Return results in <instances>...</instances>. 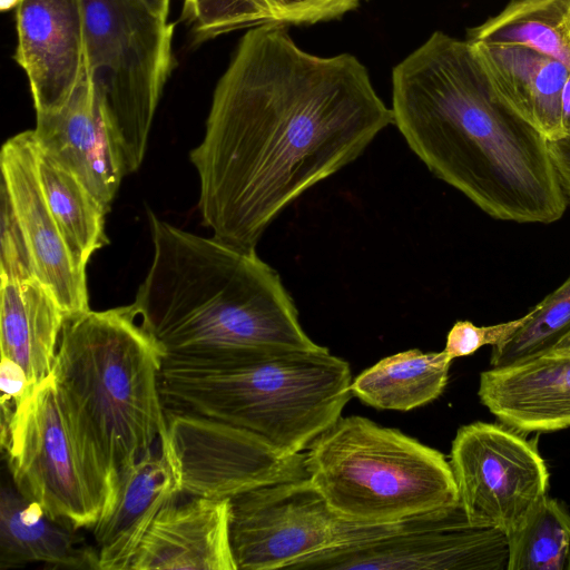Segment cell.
Returning <instances> with one entry per match:
<instances>
[{"mask_svg":"<svg viewBox=\"0 0 570 570\" xmlns=\"http://www.w3.org/2000/svg\"><path fill=\"white\" fill-rule=\"evenodd\" d=\"M393 124L353 55L302 50L285 24L250 28L219 78L190 151L214 237L255 249L269 224Z\"/></svg>","mask_w":570,"mask_h":570,"instance_id":"1","label":"cell"},{"mask_svg":"<svg viewBox=\"0 0 570 570\" xmlns=\"http://www.w3.org/2000/svg\"><path fill=\"white\" fill-rule=\"evenodd\" d=\"M391 110L428 169L492 218L563 216L567 196L546 137L498 96L466 40L435 31L399 62Z\"/></svg>","mask_w":570,"mask_h":570,"instance_id":"2","label":"cell"},{"mask_svg":"<svg viewBox=\"0 0 570 570\" xmlns=\"http://www.w3.org/2000/svg\"><path fill=\"white\" fill-rule=\"evenodd\" d=\"M154 259L131 304L164 363L196 365L272 348L318 351L278 273L215 237L148 212Z\"/></svg>","mask_w":570,"mask_h":570,"instance_id":"3","label":"cell"},{"mask_svg":"<svg viewBox=\"0 0 570 570\" xmlns=\"http://www.w3.org/2000/svg\"><path fill=\"white\" fill-rule=\"evenodd\" d=\"M346 361L318 351L262 350L225 361L164 363L165 406L247 430L278 453H304L334 424L351 392Z\"/></svg>","mask_w":570,"mask_h":570,"instance_id":"4","label":"cell"},{"mask_svg":"<svg viewBox=\"0 0 570 570\" xmlns=\"http://www.w3.org/2000/svg\"><path fill=\"white\" fill-rule=\"evenodd\" d=\"M136 318L131 305L67 318L52 371L117 488L167 429L164 354Z\"/></svg>","mask_w":570,"mask_h":570,"instance_id":"5","label":"cell"},{"mask_svg":"<svg viewBox=\"0 0 570 570\" xmlns=\"http://www.w3.org/2000/svg\"><path fill=\"white\" fill-rule=\"evenodd\" d=\"M304 454L308 480L351 521L394 523L459 503L441 452L363 416H341Z\"/></svg>","mask_w":570,"mask_h":570,"instance_id":"6","label":"cell"},{"mask_svg":"<svg viewBox=\"0 0 570 570\" xmlns=\"http://www.w3.org/2000/svg\"><path fill=\"white\" fill-rule=\"evenodd\" d=\"M1 445L14 487L55 520L94 529L110 510L116 482L53 372L1 411Z\"/></svg>","mask_w":570,"mask_h":570,"instance_id":"7","label":"cell"},{"mask_svg":"<svg viewBox=\"0 0 570 570\" xmlns=\"http://www.w3.org/2000/svg\"><path fill=\"white\" fill-rule=\"evenodd\" d=\"M80 4L86 65L130 174L141 165L173 69L174 26L145 0H80Z\"/></svg>","mask_w":570,"mask_h":570,"instance_id":"8","label":"cell"},{"mask_svg":"<svg viewBox=\"0 0 570 570\" xmlns=\"http://www.w3.org/2000/svg\"><path fill=\"white\" fill-rule=\"evenodd\" d=\"M397 523L368 524L341 517L308 478L264 484L229 499L237 570L291 569L318 553L381 538Z\"/></svg>","mask_w":570,"mask_h":570,"instance_id":"9","label":"cell"},{"mask_svg":"<svg viewBox=\"0 0 570 570\" xmlns=\"http://www.w3.org/2000/svg\"><path fill=\"white\" fill-rule=\"evenodd\" d=\"M166 416L159 445L180 495L223 500L307 478L304 453L285 456L256 434L203 415L167 410Z\"/></svg>","mask_w":570,"mask_h":570,"instance_id":"10","label":"cell"},{"mask_svg":"<svg viewBox=\"0 0 570 570\" xmlns=\"http://www.w3.org/2000/svg\"><path fill=\"white\" fill-rule=\"evenodd\" d=\"M508 557L507 534L471 521L459 502L413 515L389 534L318 553L292 569L503 570Z\"/></svg>","mask_w":570,"mask_h":570,"instance_id":"11","label":"cell"},{"mask_svg":"<svg viewBox=\"0 0 570 570\" xmlns=\"http://www.w3.org/2000/svg\"><path fill=\"white\" fill-rule=\"evenodd\" d=\"M504 424L461 426L450 464L468 518L510 535L547 494L549 472L534 441Z\"/></svg>","mask_w":570,"mask_h":570,"instance_id":"12","label":"cell"},{"mask_svg":"<svg viewBox=\"0 0 570 570\" xmlns=\"http://www.w3.org/2000/svg\"><path fill=\"white\" fill-rule=\"evenodd\" d=\"M14 60L24 71L36 115L60 110L86 62L80 0H20Z\"/></svg>","mask_w":570,"mask_h":570,"instance_id":"13","label":"cell"},{"mask_svg":"<svg viewBox=\"0 0 570 570\" xmlns=\"http://www.w3.org/2000/svg\"><path fill=\"white\" fill-rule=\"evenodd\" d=\"M36 119L39 149L76 176L108 213L127 171L86 62L68 102L56 112L36 115Z\"/></svg>","mask_w":570,"mask_h":570,"instance_id":"14","label":"cell"},{"mask_svg":"<svg viewBox=\"0 0 570 570\" xmlns=\"http://www.w3.org/2000/svg\"><path fill=\"white\" fill-rule=\"evenodd\" d=\"M33 130L9 138L1 149V180L7 185L27 235L38 279L67 315L89 311L86 269L80 268L48 208L38 178Z\"/></svg>","mask_w":570,"mask_h":570,"instance_id":"15","label":"cell"},{"mask_svg":"<svg viewBox=\"0 0 570 570\" xmlns=\"http://www.w3.org/2000/svg\"><path fill=\"white\" fill-rule=\"evenodd\" d=\"M178 498L157 514L129 570H237L229 499Z\"/></svg>","mask_w":570,"mask_h":570,"instance_id":"16","label":"cell"},{"mask_svg":"<svg viewBox=\"0 0 570 570\" xmlns=\"http://www.w3.org/2000/svg\"><path fill=\"white\" fill-rule=\"evenodd\" d=\"M481 403L521 433L570 426V354L547 353L480 375Z\"/></svg>","mask_w":570,"mask_h":570,"instance_id":"17","label":"cell"},{"mask_svg":"<svg viewBox=\"0 0 570 570\" xmlns=\"http://www.w3.org/2000/svg\"><path fill=\"white\" fill-rule=\"evenodd\" d=\"M159 444L120 474L110 510L94 527L98 570H129L157 514L180 497Z\"/></svg>","mask_w":570,"mask_h":570,"instance_id":"18","label":"cell"},{"mask_svg":"<svg viewBox=\"0 0 570 570\" xmlns=\"http://www.w3.org/2000/svg\"><path fill=\"white\" fill-rule=\"evenodd\" d=\"M470 45L495 92L513 111L547 140L563 137L561 96L570 71L563 63L525 46Z\"/></svg>","mask_w":570,"mask_h":570,"instance_id":"19","label":"cell"},{"mask_svg":"<svg viewBox=\"0 0 570 570\" xmlns=\"http://www.w3.org/2000/svg\"><path fill=\"white\" fill-rule=\"evenodd\" d=\"M77 530L3 483L0 494V570L41 563L52 568L98 569L97 551Z\"/></svg>","mask_w":570,"mask_h":570,"instance_id":"20","label":"cell"},{"mask_svg":"<svg viewBox=\"0 0 570 570\" xmlns=\"http://www.w3.org/2000/svg\"><path fill=\"white\" fill-rule=\"evenodd\" d=\"M66 320L58 301L38 278L1 279V356L18 363L31 384L52 373Z\"/></svg>","mask_w":570,"mask_h":570,"instance_id":"21","label":"cell"},{"mask_svg":"<svg viewBox=\"0 0 570 570\" xmlns=\"http://www.w3.org/2000/svg\"><path fill=\"white\" fill-rule=\"evenodd\" d=\"M363 0H184L181 19L200 43L266 23L311 26L338 19Z\"/></svg>","mask_w":570,"mask_h":570,"instance_id":"22","label":"cell"},{"mask_svg":"<svg viewBox=\"0 0 570 570\" xmlns=\"http://www.w3.org/2000/svg\"><path fill=\"white\" fill-rule=\"evenodd\" d=\"M451 362L444 351L423 353L412 348L396 353L357 375L351 392L375 409L410 411L442 394Z\"/></svg>","mask_w":570,"mask_h":570,"instance_id":"23","label":"cell"},{"mask_svg":"<svg viewBox=\"0 0 570 570\" xmlns=\"http://www.w3.org/2000/svg\"><path fill=\"white\" fill-rule=\"evenodd\" d=\"M466 41L525 46L570 70V0H511L501 12L469 29Z\"/></svg>","mask_w":570,"mask_h":570,"instance_id":"24","label":"cell"},{"mask_svg":"<svg viewBox=\"0 0 570 570\" xmlns=\"http://www.w3.org/2000/svg\"><path fill=\"white\" fill-rule=\"evenodd\" d=\"M37 170L48 208L71 256L80 268L86 269L91 255L108 243L105 234L107 212L76 176L39 147Z\"/></svg>","mask_w":570,"mask_h":570,"instance_id":"25","label":"cell"},{"mask_svg":"<svg viewBox=\"0 0 570 570\" xmlns=\"http://www.w3.org/2000/svg\"><path fill=\"white\" fill-rule=\"evenodd\" d=\"M507 570H567L570 556V514L547 494L508 535Z\"/></svg>","mask_w":570,"mask_h":570,"instance_id":"26","label":"cell"},{"mask_svg":"<svg viewBox=\"0 0 570 570\" xmlns=\"http://www.w3.org/2000/svg\"><path fill=\"white\" fill-rule=\"evenodd\" d=\"M531 311L528 321L509 340L492 346L491 367H505L547 354L570 331V276Z\"/></svg>","mask_w":570,"mask_h":570,"instance_id":"27","label":"cell"},{"mask_svg":"<svg viewBox=\"0 0 570 570\" xmlns=\"http://www.w3.org/2000/svg\"><path fill=\"white\" fill-rule=\"evenodd\" d=\"M0 273L2 281L38 278L30 245L3 180L0 187Z\"/></svg>","mask_w":570,"mask_h":570,"instance_id":"28","label":"cell"},{"mask_svg":"<svg viewBox=\"0 0 570 570\" xmlns=\"http://www.w3.org/2000/svg\"><path fill=\"white\" fill-rule=\"evenodd\" d=\"M530 309L525 315L504 323L476 326L469 321H458L446 335L445 354L453 361L473 354L485 345L495 346L509 340L530 317Z\"/></svg>","mask_w":570,"mask_h":570,"instance_id":"29","label":"cell"},{"mask_svg":"<svg viewBox=\"0 0 570 570\" xmlns=\"http://www.w3.org/2000/svg\"><path fill=\"white\" fill-rule=\"evenodd\" d=\"M31 383L24 370L14 361L1 356L0 390L1 409L11 410L26 395Z\"/></svg>","mask_w":570,"mask_h":570,"instance_id":"30","label":"cell"},{"mask_svg":"<svg viewBox=\"0 0 570 570\" xmlns=\"http://www.w3.org/2000/svg\"><path fill=\"white\" fill-rule=\"evenodd\" d=\"M547 142L560 185L564 195L570 198V137L563 136Z\"/></svg>","mask_w":570,"mask_h":570,"instance_id":"31","label":"cell"},{"mask_svg":"<svg viewBox=\"0 0 570 570\" xmlns=\"http://www.w3.org/2000/svg\"><path fill=\"white\" fill-rule=\"evenodd\" d=\"M561 126L563 136L570 137V71L561 96Z\"/></svg>","mask_w":570,"mask_h":570,"instance_id":"32","label":"cell"},{"mask_svg":"<svg viewBox=\"0 0 570 570\" xmlns=\"http://www.w3.org/2000/svg\"><path fill=\"white\" fill-rule=\"evenodd\" d=\"M158 14L168 18L170 0H145Z\"/></svg>","mask_w":570,"mask_h":570,"instance_id":"33","label":"cell"},{"mask_svg":"<svg viewBox=\"0 0 570 570\" xmlns=\"http://www.w3.org/2000/svg\"><path fill=\"white\" fill-rule=\"evenodd\" d=\"M549 353L570 354V331L558 341Z\"/></svg>","mask_w":570,"mask_h":570,"instance_id":"34","label":"cell"},{"mask_svg":"<svg viewBox=\"0 0 570 570\" xmlns=\"http://www.w3.org/2000/svg\"><path fill=\"white\" fill-rule=\"evenodd\" d=\"M19 2H20V0H0V9L2 11L16 9L18 7Z\"/></svg>","mask_w":570,"mask_h":570,"instance_id":"35","label":"cell"},{"mask_svg":"<svg viewBox=\"0 0 570 570\" xmlns=\"http://www.w3.org/2000/svg\"><path fill=\"white\" fill-rule=\"evenodd\" d=\"M567 570H570V556H569V559H568Z\"/></svg>","mask_w":570,"mask_h":570,"instance_id":"36","label":"cell"}]
</instances>
